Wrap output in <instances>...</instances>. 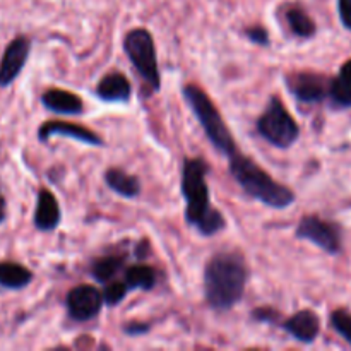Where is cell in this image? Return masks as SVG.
Masks as SVG:
<instances>
[{
  "instance_id": "1",
  "label": "cell",
  "mask_w": 351,
  "mask_h": 351,
  "mask_svg": "<svg viewBox=\"0 0 351 351\" xmlns=\"http://www.w3.org/2000/svg\"><path fill=\"white\" fill-rule=\"evenodd\" d=\"M249 269L245 259L235 252L213 256L204 269V295L209 307L216 312H228L242 300Z\"/></svg>"
},
{
  "instance_id": "2",
  "label": "cell",
  "mask_w": 351,
  "mask_h": 351,
  "mask_svg": "<svg viewBox=\"0 0 351 351\" xmlns=\"http://www.w3.org/2000/svg\"><path fill=\"white\" fill-rule=\"evenodd\" d=\"M208 165L199 158H187L182 170V194L185 199V219L195 226L204 237H213L226 226L225 218L211 206L208 177Z\"/></svg>"
},
{
  "instance_id": "3",
  "label": "cell",
  "mask_w": 351,
  "mask_h": 351,
  "mask_svg": "<svg viewBox=\"0 0 351 351\" xmlns=\"http://www.w3.org/2000/svg\"><path fill=\"white\" fill-rule=\"evenodd\" d=\"M228 170L249 197L256 199L269 208L285 209L295 202V194L290 189L274 180L252 158L240 154L239 151L230 156Z\"/></svg>"
},
{
  "instance_id": "4",
  "label": "cell",
  "mask_w": 351,
  "mask_h": 351,
  "mask_svg": "<svg viewBox=\"0 0 351 351\" xmlns=\"http://www.w3.org/2000/svg\"><path fill=\"white\" fill-rule=\"evenodd\" d=\"M184 98L187 101L189 108L194 112L195 119L199 120L201 127L204 129L206 137L215 146V149L228 158L233 153H237L235 139H233L232 132L226 127L221 113L218 112L211 98L206 95V91H202L195 84H187L184 86Z\"/></svg>"
},
{
  "instance_id": "5",
  "label": "cell",
  "mask_w": 351,
  "mask_h": 351,
  "mask_svg": "<svg viewBox=\"0 0 351 351\" xmlns=\"http://www.w3.org/2000/svg\"><path fill=\"white\" fill-rule=\"evenodd\" d=\"M257 132L271 146L288 149L300 137V127L278 96H271L266 110L257 119Z\"/></svg>"
},
{
  "instance_id": "6",
  "label": "cell",
  "mask_w": 351,
  "mask_h": 351,
  "mask_svg": "<svg viewBox=\"0 0 351 351\" xmlns=\"http://www.w3.org/2000/svg\"><path fill=\"white\" fill-rule=\"evenodd\" d=\"M123 50H125L130 64L141 74V77L154 91H158L161 88V75L160 67H158L156 45H154L153 34L143 27L129 31L123 38Z\"/></svg>"
},
{
  "instance_id": "7",
  "label": "cell",
  "mask_w": 351,
  "mask_h": 351,
  "mask_svg": "<svg viewBox=\"0 0 351 351\" xmlns=\"http://www.w3.org/2000/svg\"><path fill=\"white\" fill-rule=\"evenodd\" d=\"M297 237L302 240H308L329 254H338L341 249V233L338 226L315 215L300 219L297 226Z\"/></svg>"
},
{
  "instance_id": "8",
  "label": "cell",
  "mask_w": 351,
  "mask_h": 351,
  "mask_svg": "<svg viewBox=\"0 0 351 351\" xmlns=\"http://www.w3.org/2000/svg\"><path fill=\"white\" fill-rule=\"evenodd\" d=\"M65 304H67L69 317L72 321L88 322L99 314L105 300H103V293H99L95 287L81 285L69 291Z\"/></svg>"
},
{
  "instance_id": "9",
  "label": "cell",
  "mask_w": 351,
  "mask_h": 351,
  "mask_svg": "<svg viewBox=\"0 0 351 351\" xmlns=\"http://www.w3.org/2000/svg\"><path fill=\"white\" fill-rule=\"evenodd\" d=\"M31 51V40L27 36H17L10 41L0 58V88L12 84L26 65Z\"/></svg>"
},
{
  "instance_id": "10",
  "label": "cell",
  "mask_w": 351,
  "mask_h": 351,
  "mask_svg": "<svg viewBox=\"0 0 351 351\" xmlns=\"http://www.w3.org/2000/svg\"><path fill=\"white\" fill-rule=\"evenodd\" d=\"M53 136L71 137V139L81 141V143L89 144V146L101 147L103 144H105L98 134H95L93 130L86 129V127L77 125V123L51 120V122H45L43 125L38 129V139H40L41 143H47V141Z\"/></svg>"
},
{
  "instance_id": "11",
  "label": "cell",
  "mask_w": 351,
  "mask_h": 351,
  "mask_svg": "<svg viewBox=\"0 0 351 351\" xmlns=\"http://www.w3.org/2000/svg\"><path fill=\"white\" fill-rule=\"evenodd\" d=\"M290 91L293 93L295 98L302 103H317L322 101L328 95V82L317 74L312 72H300L288 79Z\"/></svg>"
},
{
  "instance_id": "12",
  "label": "cell",
  "mask_w": 351,
  "mask_h": 351,
  "mask_svg": "<svg viewBox=\"0 0 351 351\" xmlns=\"http://www.w3.org/2000/svg\"><path fill=\"white\" fill-rule=\"evenodd\" d=\"M60 219L62 213L57 197L47 189H41L38 192L36 209H34L33 218L36 230H40V232H53L60 225Z\"/></svg>"
},
{
  "instance_id": "13",
  "label": "cell",
  "mask_w": 351,
  "mask_h": 351,
  "mask_svg": "<svg viewBox=\"0 0 351 351\" xmlns=\"http://www.w3.org/2000/svg\"><path fill=\"white\" fill-rule=\"evenodd\" d=\"M283 328L297 341L308 345V343H314L319 332H321V319L312 311H300L295 315H291L285 322Z\"/></svg>"
},
{
  "instance_id": "14",
  "label": "cell",
  "mask_w": 351,
  "mask_h": 351,
  "mask_svg": "<svg viewBox=\"0 0 351 351\" xmlns=\"http://www.w3.org/2000/svg\"><path fill=\"white\" fill-rule=\"evenodd\" d=\"M41 103L47 110L57 115H81L84 112V103L77 95L65 89H48L41 95Z\"/></svg>"
},
{
  "instance_id": "15",
  "label": "cell",
  "mask_w": 351,
  "mask_h": 351,
  "mask_svg": "<svg viewBox=\"0 0 351 351\" xmlns=\"http://www.w3.org/2000/svg\"><path fill=\"white\" fill-rule=\"evenodd\" d=\"M96 96L106 103H127L132 95L130 81L123 74L112 72L106 74L96 86Z\"/></svg>"
},
{
  "instance_id": "16",
  "label": "cell",
  "mask_w": 351,
  "mask_h": 351,
  "mask_svg": "<svg viewBox=\"0 0 351 351\" xmlns=\"http://www.w3.org/2000/svg\"><path fill=\"white\" fill-rule=\"evenodd\" d=\"M105 184L108 185V189L125 199H136L141 194L139 178L129 175L120 168H108L105 171Z\"/></svg>"
},
{
  "instance_id": "17",
  "label": "cell",
  "mask_w": 351,
  "mask_h": 351,
  "mask_svg": "<svg viewBox=\"0 0 351 351\" xmlns=\"http://www.w3.org/2000/svg\"><path fill=\"white\" fill-rule=\"evenodd\" d=\"M33 281V273L17 263H0V287L7 290H23Z\"/></svg>"
},
{
  "instance_id": "18",
  "label": "cell",
  "mask_w": 351,
  "mask_h": 351,
  "mask_svg": "<svg viewBox=\"0 0 351 351\" xmlns=\"http://www.w3.org/2000/svg\"><path fill=\"white\" fill-rule=\"evenodd\" d=\"M123 281L130 290H151L156 285V271L151 266H144V264L130 266L125 271Z\"/></svg>"
},
{
  "instance_id": "19",
  "label": "cell",
  "mask_w": 351,
  "mask_h": 351,
  "mask_svg": "<svg viewBox=\"0 0 351 351\" xmlns=\"http://www.w3.org/2000/svg\"><path fill=\"white\" fill-rule=\"evenodd\" d=\"M287 23L291 33L298 38H312L315 34V23L311 19L307 12L302 7H291L287 10Z\"/></svg>"
},
{
  "instance_id": "20",
  "label": "cell",
  "mask_w": 351,
  "mask_h": 351,
  "mask_svg": "<svg viewBox=\"0 0 351 351\" xmlns=\"http://www.w3.org/2000/svg\"><path fill=\"white\" fill-rule=\"evenodd\" d=\"M123 266V257L119 256H106L101 257V259L95 261L91 267V274L98 283L106 285L110 280L117 276L120 269Z\"/></svg>"
},
{
  "instance_id": "21",
  "label": "cell",
  "mask_w": 351,
  "mask_h": 351,
  "mask_svg": "<svg viewBox=\"0 0 351 351\" xmlns=\"http://www.w3.org/2000/svg\"><path fill=\"white\" fill-rule=\"evenodd\" d=\"M328 95L331 96L332 101L339 106H351V84L343 77L332 79L329 82Z\"/></svg>"
},
{
  "instance_id": "22",
  "label": "cell",
  "mask_w": 351,
  "mask_h": 351,
  "mask_svg": "<svg viewBox=\"0 0 351 351\" xmlns=\"http://www.w3.org/2000/svg\"><path fill=\"white\" fill-rule=\"evenodd\" d=\"M130 288L127 287L125 281H115V283H110L106 285L105 290H103V300H105L106 305L110 307H115L119 305L123 298L127 297V291Z\"/></svg>"
},
{
  "instance_id": "23",
  "label": "cell",
  "mask_w": 351,
  "mask_h": 351,
  "mask_svg": "<svg viewBox=\"0 0 351 351\" xmlns=\"http://www.w3.org/2000/svg\"><path fill=\"white\" fill-rule=\"evenodd\" d=\"M331 324H332V328L336 329V332H338V335H341L343 338H345L346 341L351 345V314L350 312L343 311V308L332 312Z\"/></svg>"
},
{
  "instance_id": "24",
  "label": "cell",
  "mask_w": 351,
  "mask_h": 351,
  "mask_svg": "<svg viewBox=\"0 0 351 351\" xmlns=\"http://www.w3.org/2000/svg\"><path fill=\"white\" fill-rule=\"evenodd\" d=\"M243 34H245L247 40H250L252 43H256V45H263V47L269 45V33H267L266 27H263V26L247 27V29L243 31Z\"/></svg>"
},
{
  "instance_id": "25",
  "label": "cell",
  "mask_w": 351,
  "mask_h": 351,
  "mask_svg": "<svg viewBox=\"0 0 351 351\" xmlns=\"http://www.w3.org/2000/svg\"><path fill=\"white\" fill-rule=\"evenodd\" d=\"M252 319L257 322H266V324H276V321L280 319V314L274 308H256L252 312Z\"/></svg>"
},
{
  "instance_id": "26",
  "label": "cell",
  "mask_w": 351,
  "mask_h": 351,
  "mask_svg": "<svg viewBox=\"0 0 351 351\" xmlns=\"http://www.w3.org/2000/svg\"><path fill=\"white\" fill-rule=\"evenodd\" d=\"M338 9L343 26L351 31V0H338Z\"/></svg>"
},
{
  "instance_id": "27",
  "label": "cell",
  "mask_w": 351,
  "mask_h": 351,
  "mask_svg": "<svg viewBox=\"0 0 351 351\" xmlns=\"http://www.w3.org/2000/svg\"><path fill=\"white\" fill-rule=\"evenodd\" d=\"M149 328L151 326L146 324V322H129V324L123 328V332L129 336H139L149 331Z\"/></svg>"
},
{
  "instance_id": "28",
  "label": "cell",
  "mask_w": 351,
  "mask_h": 351,
  "mask_svg": "<svg viewBox=\"0 0 351 351\" xmlns=\"http://www.w3.org/2000/svg\"><path fill=\"white\" fill-rule=\"evenodd\" d=\"M339 77H343L346 82H350V84H351V60H348L345 65H343Z\"/></svg>"
},
{
  "instance_id": "29",
  "label": "cell",
  "mask_w": 351,
  "mask_h": 351,
  "mask_svg": "<svg viewBox=\"0 0 351 351\" xmlns=\"http://www.w3.org/2000/svg\"><path fill=\"white\" fill-rule=\"evenodd\" d=\"M5 218H7V202H5V197L0 194V225L5 221Z\"/></svg>"
},
{
  "instance_id": "30",
  "label": "cell",
  "mask_w": 351,
  "mask_h": 351,
  "mask_svg": "<svg viewBox=\"0 0 351 351\" xmlns=\"http://www.w3.org/2000/svg\"><path fill=\"white\" fill-rule=\"evenodd\" d=\"M147 247H149V245H147V242H141L139 247H137V250H136L137 256H139V257H146Z\"/></svg>"
}]
</instances>
